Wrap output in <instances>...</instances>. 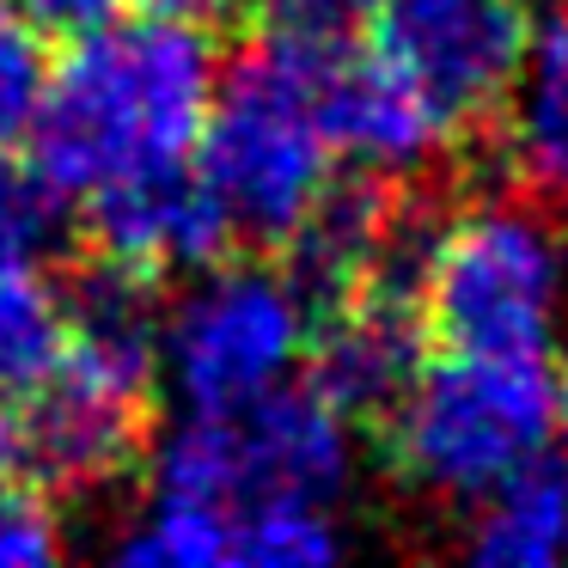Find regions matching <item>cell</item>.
<instances>
[{"instance_id":"6da1fadb","label":"cell","mask_w":568,"mask_h":568,"mask_svg":"<svg viewBox=\"0 0 568 568\" xmlns=\"http://www.w3.org/2000/svg\"><path fill=\"white\" fill-rule=\"evenodd\" d=\"M214 99V50L202 31L153 19V26H104L68 43V62L50 68L38 123H31V172L55 202H87L92 190L141 172L190 165L196 129Z\"/></svg>"},{"instance_id":"7a4b0ae2","label":"cell","mask_w":568,"mask_h":568,"mask_svg":"<svg viewBox=\"0 0 568 568\" xmlns=\"http://www.w3.org/2000/svg\"><path fill=\"white\" fill-rule=\"evenodd\" d=\"M392 483L434 507H470L519 465L550 453V355H446L409 373L404 397L373 422Z\"/></svg>"},{"instance_id":"3957f363","label":"cell","mask_w":568,"mask_h":568,"mask_svg":"<svg viewBox=\"0 0 568 568\" xmlns=\"http://www.w3.org/2000/svg\"><path fill=\"white\" fill-rule=\"evenodd\" d=\"M196 178L221 202L239 251H282L331 184V135L312 104V50L263 38L214 80L196 129Z\"/></svg>"},{"instance_id":"277c9868","label":"cell","mask_w":568,"mask_h":568,"mask_svg":"<svg viewBox=\"0 0 568 568\" xmlns=\"http://www.w3.org/2000/svg\"><path fill=\"white\" fill-rule=\"evenodd\" d=\"M562 287L568 257L538 202L446 209L416 275L422 343L446 355H550Z\"/></svg>"},{"instance_id":"5b68a950","label":"cell","mask_w":568,"mask_h":568,"mask_svg":"<svg viewBox=\"0 0 568 568\" xmlns=\"http://www.w3.org/2000/svg\"><path fill=\"white\" fill-rule=\"evenodd\" d=\"M355 470L348 416L318 385H270L239 409H190V422L160 446L153 489L221 507L226 519L257 501L331 507Z\"/></svg>"},{"instance_id":"8992f818","label":"cell","mask_w":568,"mask_h":568,"mask_svg":"<svg viewBox=\"0 0 568 568\" xmlns=\"http://www.w3.org/2000/svg\"><path fill=\"white\" fill-rule=\"evenodd\" d=\"M306 355V306L282 263L233 251L160 312V367L190 409H239L287 379Z\"/></svg>"},{"instance_id":"52a82bcc","label":"cell","mask_w":568,"mask_h":568,"mask_svg":"<svg viewBox=\"0 0 568 568\" xmlns=\"http://www.w3.org/2000/svg\"><path fill=\"white\" fill-rule=\"evenodd\" d=\"M373 31L458 141H483L531 38L519 0H385Z\"/></svg>"},{"instance_id":"ba28073f","label":"cell","mask_w":568,"mask_h":568,"mask_svg":"<svg viewBox=\"0 0 568 568\" xmlns=\"http://www.w3.org/2000/svg\"><path fill=\"white\" fill-rule=\"evenodd\" d=\"M80 251L165 282L178 270H209V263L233 257L239 239L221 202L209 196V184L190 165H165V172L92 190L80 202Z\"/></svg>"},{"instance_id":"9c48e42d","label":"cell","mask_w":568,"mask_h":568,"mask_svg":"<svg viewBox=\"0 0 568 568\" xmlns=\"http://www.w3.org/2000/svg\"><path fill=\"white\" fill-rule=\"evenodd\" d=\"M312 104L343 160L385 178H428L440 153L458 148V135L440 123L428 99L385 62L379 50H312Z\"/></svg>"},{"instance_id":"30bf717a","label":"cell","mask_w":568,"mask_h":568,"mask_svg":"<svg viewBox=\"0 0 568 568\" xmlns=\"http://www.w3.org/2000/svg\"><path fill=\"white\" fill-rule=\"evenodd\" d=\"M422 318L416 300L361 287L343 306L306 324V379L343 409L348 422H379L404 397L409 373L422 367Z\"/></svg>"},{"instance_id":"8fae6325","label":"cell","mask_w":568,"mask_h":568,"mask_svg":"<svg viewBox=\"0 0 568 568\" xmlns=\"http://www.w3.org/2000/svg\"><path fill=\"white\" fill-rule=\"evenodd\" d=\"M483 135H495V165L514 196L568 214V7L526 38L519 74Z\"/></svg>"},{"instance_id":"7c38bea8","label":"cell","mask_w":568,"mask_h":568,"mask_svg":"<svg viewBox=\"0 0 568 568\" xmlns=\"http://www.w3.org/2000/svg\"><path fill=\"white\" fill-rule=\"evenodd\" d=\"M458 550L470 562L495 568H544L556 562V550L568 544V465L550 453H538L531 465H519L507 483H495L489 495H477Z\"/></svg>"},{"instance_id":"4fadbf2b","label":"cell","mask_w":568,"mask_h":568,"mask_svg":"<svg viewBox=\"0 0 568 568\" xmlns=\"http://www.w3.org/2000/svg\"><path fill=\"white\" fill-rule=\"evenodd\" d=\"M68 343L62 287L38 263H0V404L31 397Z\"/></svg>"},{"instance_id":"5bb4252c","label":"cell","mask_w":568,"mask_h":568,"mask_svg":"<svg viewBox=\"0 0 568 568\" xmlns=\"http://www.w3.org/2000/svg\"><path fill=\"white\" fill-rule=\"evenodd\" d=\"M343 550V526L331 519V507L312 501H257L233 514V538H226V562L245 568H318Z\"/></svg>"},{"instance_id":"9a60e30c","label":"cell","mask_w":568,"mask_h":568,"mask_svg":"<svg viewBox=\"0 0 568 568\" xmlns=\"http://www.w3.org/2000/svg\"><path fill=\"white\" fill-rule=\"evenodd\" d=\"M226 538H233V519L221 507L153 489V507L111 544V556L135 568H209L226 562Z\"/></svg>"},{"instance_id":"2e32d148","label":"cell","mask_w":568,"mask_h":568,"mask_svg":"<svg viewBox=\"0 0 568 568\" xmlns=\"http://www.w3.org/2000/svg\"><path fill=\"white\" fill-rule=\"evenodd\" d=\"M43 87H50V55L43 31L19 13L13 0H0V153L19 148L38 123Z\"/></svg>"},{"instance_id":"e0dca14e","label":"cell","mask_w":568,"mask_h":568,"mask_svg":"<svg viewBox=\"0 0 568 568\" xmlns=\"http://www.w3.org/2000/svg\"><path fill=\"white\" fill-rule=\"evenodd\" d=\"M385 0H257L263 38L306 43V50H348L361 31H373Z\"/></svg>"},{"instance_id":"ac0fdd59","label":"cell","mask_w":568,"mask_h":568,"mask_svg":"<svg viewBox=\"0 0 568 568\" xmlns=\"http://www.w3.org/2000/svg\"><path fill=\"white\" fill-rule=\"evenodd\" d=\"M55 214L62 202L50 196V184L0 153V263H38L55 239Z\"/></svg>"},{"instance_id":"d6986e66","label":"cell","mask_w":568,"mask_h":568,"mask_svg":"<svg viewBox=\"0 0 568 568\" xmlns=\"http://www.w3.org/2000/svg\"><path fill=\"white\" fill-rule=\"evenodd\" d=\"M68 550L62 519L38 483H0V568H43Z\"/></svg>"},{"instance_id":"ffe728a7","label":"cell","mask_w":568,"mask_h":568,"mask_svg":"<svg viewBox=\"0 0 568 568\" xmlns=\"http://www.w3.org/2000/svg\"><path fill=\"white\" fill-rule=\"evenodd\" d=\"M13 7L43 31V43H80L92 31L116 26L129 0H13Z\"/></svg>"},{"instance_id":"44dd1931","label":"cell","mask_w":568,"mask_h":568,"mask_svg":"<svg viewBox=\"0 0 568 568\" xmlns=\"http://www.w3.org/2000/svg\"><path fill=\"white\" fill-rule=\"evenodd\" d=\"M153 19H172V26H190V31H239L257 19V0H141Z\"/></svg>"},{"instance_id":"7402d4cb","label":"cell","mask_w":568,"mask_h":568,"mask_svg":"<svg viewBox=\"0 0 568 568\" xmlns=\"http://www.w3.org/2000/svg\"><path fill=\"white\" fill-rule=\"evenodd\" d=\"M19 477V440H13V409L0 404V483Z\"/></svg>"},{"instance_id":"603a6c76","label":"cell","mask_w":568,"mask_h":568,"mask_svg":"<svg viewBox=\"0 0 568 568\" xmlns=\"http://www.w3.org/2000/svg\"><path fill=\"white\" fill-rule=\"evenodd\" d=\"M556 422H562V434H568V367H562V379H556Z\"/></svg>"},{"instance_id":"cb8c5ba5","label":"cell","mask_w":568,"mask_h":568,"mask_svg":"<svg viewBox=\"0 0 568 568\" xmlns=\"http://www.w3.org/2000/svg\"><path fill=\"white\" fill-rule=\"evenodd\" d=\"M519 7H526V0H519Z\"/></svg>"},{"instance_id":"d4e9b609","label":"cell","mask_w":568,"mask_h":568,"mask_svg":"<svg viewBox=\"0 0 568 568\" xmlns=\"http://www.w3.org/2000/svg\"><path fill=\"white\" fill-rule=\"evenodd\" d=\"M562 550H568V544H562Z\"/></svg>"}]
</instances>
